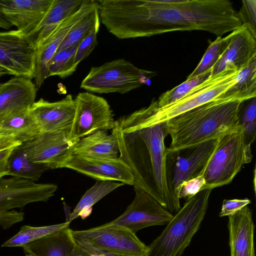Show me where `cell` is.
<instances>
[{
  "label": "cell",
  "instance_id": "cell-1",
  "mask_svg": "<svg viewBox=\"0 0 256 256\" xmlns=\"http://www.w3.org/2000/svg\"><path fill=\"white\" fill-rule=\"evenodd\" d=\"M98 10L102 24L120 39L194 30L221 37L242 25L228 0H100Z\"/></svg>",
  "mask_w": 256,
  "mask_h": 256
},
{
  "label": "cell",
  "instance_id": "cell-2",
  "mask_svg": "<svg viewBox=\"0 0 256 256\" xmlns=\"http://www.w3.org/2000/svg\"><path fill=\"white\" fill-rule=\"evenodd\" d=\"M112 133L119 158L131 169L134 188L153 196L174 215L166 177V123L146 124L140 109L115 120Z\"/></svg>",
  "mask_w": 256,
  "mask_h": 256
},
{
  "label": "cell",
  "instance_id": "cell-3",
  "mask_svg": "<svg viewBox=\"0 0 256 256\" xmlns=\"http://www.w3.org/2000/svg\"><path fill=\"white\" fill-rule=\"evenodd\" d=\"M243 100L216 98L168 120L166 123L171 144L166 153L192 148L236 128Z\"/></svg>",
  "mask_w": 256,
  "mask_h": 256
},
{
  "label": "cell",
  "instance_id": "cell-4",
  "mask_svg": "<svg viewBox=\"0 0 256 256\" xmlns=\"http://www.w3.org/2000/svg\"><path fill=\"white\" fill-rule=\"evenodd\" d=\"M212 190H202L187 199L161 234L147 246L146 256H180L200 226Z\"/></svg>",
  "mask_w": 256,
  "mask_h": 256
},
{
  "label": "cell",
  "instance_id": "cell-5",
  "mask_svg": "<svg viewBox=\"0 0 256 256\" xmlns=\"http://www.w3.org/2000/svg\"><path fill=\"white\" fill-rule=\"evenodd\" d=\"M239 71L226 69L210 76L180 100L162 108H158L156 100H152L148 106L142 108L143 122L148 125L165 122L214 100L236 83Z\"/></svg>",
  "mask_w": 256,
  "mask_h": 256
},
{
  "label": "cell",
  "instance_id": "cell-6",
  "mask_svg": "<svg viewBox=\"0 0 256 256\" xmlns=\"http://www.w3.org/2000/svg\"><path fill=\"white\" fill-rule=\"evenodd\" d=\"M252 156L246 149L244 128L239 125L218 138L215 150L202 174L206 184L203 190L229 184Z\"/></svg>",
  "mask_w": 256,
  "mask_h": 256
},
{
  "label": "cell",
  "instance_id": "cell-7",
  "mask_svg": "<svg viewBox=\"0 0 256 256\" xmlns=\"http://www.w3.org/2000/svg\"><path fill=\"white\" fill-rule=\"evenodd\" d=\"M156 74L155 72L140 69L124 58L117 59L92 67L80 88L98 94H124L146 84Z\"/></svg>",
  "mask_w": 256,
  "mask_h": 256
},
{
  "label": "cell",
  "instance_id": "cell-8",
  "mask_svg": "<svg viewBox=\"0 0 256 256\" xmlns=\"http://www.w3.org/2000/svg\"><path fill=\"white\" fill-rule=\"evenodd\" d=\"M57 189V185L54 184H37L14 177L0 178V226L6 229L24 220V212L10 210L22 209L32 202H46Z\"/></svg>",
  "mask_w": 256,
  "mask_h": 256
},
{
  "label": "cell",
  "instance_id": "cell-9",
  "mask_svg": "<svg viewBox=\"0 0 256 256\" xmlns=\"http://www.w3.org/2000/svg\"><path fill=\"white\" fill-rule=\"evenodd\" d=\"M218 140H210L188 149V152L184 155L181 151L166 153V182L174 215L181 208L179 194L182 184L202 174L215 150Z\"/></svg>",
  "mask_w": 256,
  "mask_h": 256
},
{
  "label": "cell",
  "instance_id": "cell-10",
  "mask_svg": "<svg viewBox=\"0 0 256 256\" xmlns=\"http://www.w3.org/2000/svg\"><path fill=\"white\" fill-rule=\"evenodd\" d=\"M74 239L86 241L93 246L116 256H146L147 246L136 234L122 226L107 223L88 230H73Z\"/></svg>",
  "mask_w": 256,
  "mask_h": 256
},
{
  "label": "cell",
  "instance_id": "cell-11",
  "mask_svg": "<svg viewBox=\"0 0 256 256\" xmlns=\"http://www.w3.org/2000/svg\"><path fill=\"white\" fill-rule=\"evenodd\" d=\"M34 40L16 30L0 32V69L14 76L34 78Z\"/></svg>",
  "mask_w": 256,
  "mask_h": 256
},
{
  "label": "cell",
  "instance_id": "cell-12",
  "mask_svg": "<svg viewBox=\"0 0 256 256\" xmlns=\"http://www.w3.org/2000/svg\"><path fill=\"white\" fill-rule=\"evenodd\" d=\"M76 110L68 139L77 141L96 131L112 130L114 120L110 106L104 98L88 92H80L74 98Z\"/></svg>",
  "mask_w": 256,
  "mask_h": 256
},
{
  "label": "cell",
  "instance_id": "cell-13",
  "mask_svg": "<svg viewBox=\"0 0 256 256\" xmlns=\"http://www.w3.org/2000/svg\"><path fill=\"white\" fill-rule=\"evenodd\" d=\"M134 198L126 210L108 224L124 227L136 234L141 229L166 225L174 215L147 192L134 188Z\"/></svg>",
  "mask_w": 256,
  "mask_h": 256
},
{
  "label": "cell",
  "instance_id": "cell-14",
  "mask_svg": "<svg viewBox=\"0 0 256 256\" xmlns=\"http://www.w3.org/2000/svg\"><path fill=\"white\" fill-rule=\"evenodd\" d=\"M68 132H40L32 139L22 143L30 161L42 164L50 169L62 168L73 154L77 141L68 139Z\"/></svg>",
  "mask_w": 256,
  "mask_h": 256
},
{
  "label": "cell",
  "instance_id": "cell-15",
  "mask_svg": "<svg viewBox=\"0 0 256 256\" xmlns=\"http://www.w3.org/2000/svg\"><path fill=\"white\" fill-rule=\"evenodd\" d=\"M97 7V0H84L76 12L60 22L47 37L36 46L34 79L37 88L40 87L48 78L50 62L72 28Z\"/></svg>",
  "mask_w": 256,
  "mask_h": 256
},
{
  "label": "cell",
  "instance_id": "cell-16",
  "mask_svg": "<svg viewBox=\"0 0 256 256\" xmlns=\"http://www.w3.org/2000/svg\"><path fill=\"white\" fill-rule=\"evenodd\" d=\"M68 168L100 181H116L134 186V177L129 166L120 158L100 159L72 154L62 168Z\"/></svg>",
  "mask_w": 256,
  "mask_h": 256
},
{
  "label": "cell",
  "instance_id": "cell-17",
  "mask_svg": "<svg viewBox=\"0 0 256 256\" xmlns=\"http://www.w3.org/2000/svg\"><path fill=\"white\" fill-rule=\"evenodd\" d=\"M75 110V100L70 94L54 102L41 98L35 102L29 110L40 132H69Z\"/></svg>",
  "mask_w": 256,
  "mask_h": 256
},
{
  "label": "cell",
  "instance_id": "cell-18",
  "mask_svg": "<svg viewBox=\"0 0 256 256\" xmlns=\"http://www.w3.org/2000/svg\"><path fill=\"white\" fill-rule=\"evenodd\" d=\"M54 0H0L6 19L22 34L32 37Z\"/></svg>",
  "mask_w": 256,
  "mask_h": 256
},
{
  "label": "cell",
  "instance_id": "cell-19",
  "mask_svg": "<svg viewBox=\"0 0 256 256\" xmlns=\"http://www.w3.org/2000/svg\"><path fill=\"white\" fill-rule=\"evenodd\" d=\"M231 34L228 47L212 68L211 76L226 69L240 70L256 56V36L246 26L242 24Z\"/></svg>",
  "mask_w": 256,
  "mask_h": 256
},
{
  "label": "cell",
  "instance_id": "cell-20",
  "mask_svg": "<svg viewBox=\"0 0 256 256\" xmlns=\"http://www.w3.org/2000/svg\"><path fill=\"white\" fill-rule=\"evenodd\" d=\"M37 87L31 79L14 76L0 84V114L28 110L36 102Z\"/></svg>",
  "mask_w": 256,
  "mask_h": 256
},
{
  "label": "cell",
  "instance_id": "cell-21",
  "mask_svg": "<svg viewBox=\"0 0 256 256\" xmlns=\"http://www.w3.org/2000/svg\"><path fill=\"white\" fill-rule=\"evenodd\" d=\"M228 217L230 256H255L251 210L246 206Z\"/></svg>",
  "mask_w": 256,
  "mask_h": 256
},
{
  "label": "cell",
  "instance_id": "cell-22",
  "mask_svg": "<svg viewBox=\"0 0 256 256\" xmlns=\"http://www.w3.org/2000/svg\"><path fill=\"white\" fill-rule=\"evenodd\" d=\"M73 154L84 156L100 159H116L119 158L118 140L112 133L100 130L77 140Z\"/></svg>",
  "mask_w": 256,
  "mask_h": 256
},
{
  "label": "cell",
  "instance_id": "cell-23",
  "mask_svg": "<svg viewBox=\"0 0 256 256\" xmlns=\"http://www.w3.org/2000/svg\"><path fill=\"white\" fill-rule=\"evenodd\" d=\"M75 245L68 227L29 243L22 248L33 256H68Z\"/></svg>",
  "mask_w": 256,
  "mask_h": 256
},
{
  "label": "cell",
  "instance_id": "cell-24",
  "mask_svg": "<svg viewBox=\"0 0 256 256\" xmlns=\"http://www.w3.org/2000/svg\"><path fill=\"white\" fill-rule=\"evenodd\" d=\"M29 110L0 114V132L22 143L36 137L40 130Z\"/></svg>",
  "mask_w": 256,
  "mask_h": 256
},
{
  "label": "cell",
  "instance_id": "cell-25",
  "mask_svg": "<svg viewBox=\"0 0 256 256\" xmlns=\"http://www.w3.org/2000/svg\"><path fill=\"white\" fill-rule=\"evenodd\" d=\"M84 0H54L32 36L35 46L47 37L62 20L76 12Z\"/></svg>",
  "mask_w": 256,
  "mask_h": 256
},
{
  "label": "cell",
  "instance_id": "cell-26",
  "mask_svg": "<svg viewBox=\"0 0 256 256\" xmlns=\"http://www.w3.org/2000/svg\"><path fill=\"white\" fill-rule=\"evenodd\" d=\"M8 176L32 181L38 180L50 168L46 165L32 162L25 152L22 143L14 148L8 159Z\"/></svg>",
  "mask_w": 256,
  "mask_h": 256
},
{
  "label": "cell",
  "instance_id": "cell-27",
  "mask_svg": "<svg viewBox=\"0 0 256 256\" xmlns=\"http://www.w3.org/2000/svg\"><path fill=\"white\" fill-rule=\"evenodd\" d=\"M236 83L218 98H237L244 102L256 96V56L238 74Z\"/></svg>",
  "mask_w": 256,
  "mask_h": 256
},
{
  "label": "cell",
  "instance_id": "cell-28",
  "mask_svg": "<svg viewBox=\"0 0 256 256\" xmlns=\"http://www.w3.org/2000/svg\"><path fill=\"white\" fill-rule=\"evenodd\" d=\"M116 181H97L88 190L81 198L73 211L70 214L66 222H70L78 216H87L91 212L92 206L106 195L123 186Z\"/></svg>",
  "mask_w": 256,
  "mask_h": 256
},
{
  "label": "cell",
  "instance_id": "cell-29",
  "mask_svg": "<svg viewBox=\"0 0 256 256\" xmlns=\"http://www.w3.org/2000/svg\"><path fill=\"white\" fill-rule=\"evenodd\" d=\"M70 223L65 222L42 226H24L19 232L5 242L2 247H22L32 242L69 226Z\"/></svg>",
  "mask_w": 256,
  "mask_h": 256
},
{
  "label": "cell",
  "instance_id": "cell-30",
  "mask_svg": "<svg viewBox=\"0 0 256 256\" xmlns=\"http://www.w3.org/2000/svg\"><path fill=\"white\" fill-rule=\"evenodd\" d=\"M100 18L98 8H96L70 29L56 52L79 44L95 30H99Z\"/></svg>",
  "mask_w": 256,
  "mask_h": 256
},
{
  "label": "cell",
  "instance_id": "cell-31",
  "mask_svg": "<svg viewBox=\"0 0 256 256\" xmlns=\"http://www.w3.org/2000/svg\"><path fill=\"white\" fill-rule=\"evenodd\" d=\"M78 44L56 52L49 66L48 77L56 76L65 78L76 71L78 65L75 63V54Z\"/></svg>",
  "mask_w": 256,
  "mask_h": 256
},
{
  "label": "cell",
  "instance_id": "cell-32",
  "mask_svg": "<svg viewBox=\"0 0 256 256\" xmlns=\"http://www.w3.org/2000/svg\"><path fill=\"white\" fill-rule=\"evenodd\" d=\"M231 37V33L225 38L217 37L210 44L198 64L187 79L196 76L212 68L226 50Z\"/></svg>",
  "mask_w": 256,
  "mask_h": 256
},
{
  "label": "cell",
  "instance_id": "cell-33",
  "mask_svg": "<svg viewBox=\"0 0 256 256\" xmlns=\"http://www.w3.org/2000/svg\"><path fill=\"white\" fill-rule=\"evenodd\" d=\"M212 68L185 82L174 88L163 93L156 100L158 108H162L180 100L194 88L206 80L211 76Z\"/></svg>",
  "mask_w": 256,
  "mask_h": 256
},
{
  "label": "cell",
  "instance_id": "cell-34",
  "mask_svg": "<svg viewBox=\"0 0 256 256\" xmlns=\"http://www.w3.org/2000/svg\"><path fill=\"white\" fill-rule=\"evenodd\" d=\"M240 124L244 128V144L248 152L252 154L251 144L254 141L256 134V98L245 108Z\"/></svg>",
  "mask_w": 256,
  "mask_h": 256
},
{
  "label": "cell",
  "instance_id": "cell-35",
  "mask_svg": "<svg viewBox=\"0 0 256 256\" xmlns=\"http://www.w3.org/2000/svg\"><path fill=\"white\" fill-rule=\"evenodd\" d=\"M238 14L242 24L246 26L256 36V0H242V6Z\"/></svg>",
  "mask_w": 256,
  "mask_h": 256
},
{
  "label": "cell",
  "instance_id": "cell-36",
  "mask_svg": "<svg viewBox=\"0 0 256 256\" xmlns=\"http://www.w3.org/2000/svg\"><path fill=\"white\" fill-rule=\"evenodd\" d=\"M98 30H93L79 43L75 54V63L78 66L88 56L98 44L96 35Z\"/></svg>",
  "mask_w": 256,
  "mask_h": 256
},
{
  "label": "cell",
  "instance_id": "cell-37",
  "mask_svg": "<svg viewBox=\"0 0 256 256\" xmlns=\"http://www.w3.org/2000/svg\"><path fill=\"white\" fill-rule=\"evenodd\" d=\"M74 240L75 245L68 256H116L98 249L86 241Z\"/></svg>",
  "mask_w": 256,
  "mask_h": 256
},
{
  "label": "cell",
  "instance_id": "cell-38",
  "mask_svg": "<svg viewBox=\"0 0 256 256\" xmlns=\"http://www.w3.org/2000/svg\"><path fill=\"white\" fill-rule=\"evenodd\" d=\"M205 184V180L202 174L185 181L181 186L179 194L180 199L182 198L188 199L194 196L202 190Z\"/></svg>",
  "mask_w": 256,
  "mask_h": 256
},
{
  "label": "cell",
  "instance_id": "cell-39",
  "mask_svg": "<svg viewBox=\"0 0 256 256\" xmlns=\"http://www.w3.org/2000/svg\"><path fill=\"white\" fill-rule=\"evenodd\" d=\"M251 201L248 198L244 199L224 200L221 210L219 213L220 217L232 215L243 208L247 206Z\"/></svg>",
  "mask_w": 256,
  "mask_h": 256
},
{
  "label": "cell",
  "instance_id": "cell-40",
  "mask_svg": "<svg viewBox=\"0 0 256 256\" xmlns=\"http://www.w3.org/2000/svg\"><path fill=\"white\" fill-rule=\"evenodd\" d=\"M22 144L15 136L0 132V151L15 148Z\"/></svg>",
  "mask_w": 256,
  "mask_h": 256
},
{
  "label": "cell",
  "instance_id": "cell-41",
  "mask_svg": "<svg viewBox=\"0 0 256 256\" xmlns=\"http://www.w3.org/2000/svg\"><path fill=\"white\" fill-rule=\"evenodd\" d=\"M14 148L0 151V178L8 176V159Z\"/></svg>",
  "mask_w": 256,
  "mask_h": 256
},
{
  "label": "cell",
  "instance_id": "cell-42",
  "mask_svg": "<svg viewBox=\"0 0 256 256\" xmlns=\"http://www.w3.org/2000/svg\"><path fill=\"white\" fill-rule=\"evenodd\" d=\"M12 26L8 22L3 13L1 6H0V28L9 30Z\"/></svg>",
  "mask_w": 256,
  "mask_h": 256
},
{
  "label": "cell",
  "instance_id": "cell-43",
  "mask_svg": "<svg viewBox=\"0 0 256 256\" xmlns=\"http://www.w3.org/2000/svg\"><path fill=\"white\" fill-rule=\"evenodd\" d=\"M4 74H5L4 72L0 69V78Z\"/></svg>",
  "mask_w": 256,
  "mask_h": 256
},
{
  "label": "cell",
  "instance_id": "cell-44",
  "mask_svg": "<svg viewBox=\"0 0 256 256\" xmlns=\"http://www.w3.org/2000/svg\"><path fill=\"white\" fill-rule=\"evenodd\" d=\"M26 256H32V255H30V254H26Z\"/></svg>",
  "mask_w": 256,
  "mask_h": 256
}]
</instances>
